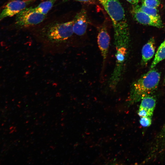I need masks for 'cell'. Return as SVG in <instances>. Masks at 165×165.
I'll list each match as a JSON object with an SVG mask.
<instances>
[{
    "instance_id": "cell-16",
    "label": "cell",
    "mask_w": 165,
    "mask_h": 165,
    "mask_svg": "<svg viewBox=\"0 0 165 165\" xmlns=\"http://www.w3.org/2000/svg\"><path fill=\"white\" fill-rule=\"evenodd\" d=\"M79 2L86 3L89 4H94L95 3V0H75Z\"/></svg>"
},
{
    "instance_id": "cell-8",
    "label": "cell",
    "mask_w": 165,
    "mask_h": 165,
    "mask_svg": "<svg viewBox=\"0 0 165 165\" xmlns=\"http://www.w3.org/2000/svg\"><path fill=\"white\" fill-rule=\"evenodd\" d=\"M72 20L74 34L79 36L84 35L86 31L88 24L86 11L82 9L76 14Z\"/></svg>"
},
{
    "instance_id": "cell-12",
    "label": "cell",
    "mask_w": 165,
    "mask_h": 165,
    "mask_svg": "<svg viewBox=\"0 0 165 165\" xmlns=\"http://www.w3.org/2000/svg\"><path fill=\"white\" fill-rule=\"evenodd\" d=\"M165 59V40L159 47L151 64V68H153L162 61Z\"/></svg>"
},
{
    "instance_id": "cell-9",
    "label": "cell",
    "mask_w": 165,
    "mask_h": 165,
    "mask_svg": "<svg viewBox=\"0 0 165 165\" xmlns=\"http://www.w3.org/2000/svg\"><path fill=\"white\" fill-rule=\"evenodd\" d=\"M155 52V41L151 38L143 47L141 50L142 63L145 64L152 57Z\"/></svg>"
},
{
    "instance_id": "cell-18",
    "label": "cell",
    "mask_w": 165,
    "mask_h": 165,
    "mask_svg": "<svg viewBox=\"0 0 165 165\" xmlns=\"http://www.w3.org/2000/svg\"><path fill=\"white\" fill-rule=\"evenodd\" d=\"M163 133H164L165 134V123L163 127Z\"/></svg>"
},
{
    "instance_id": "cell-15",
    "label": "cell",
    "mask_w": 165,
    "mask_h": 165,
    "mask_svg": "<svg viewBox=\"0 0 165 165\" xmlns=\"http://www.w3.org/2000/svg\"><path fill=\"white\" fill-rule=\"evenodd\" d=\"M140 123L141 125L143 127H149L152 123L151 117H141L140 120Z\"/></svg>"
},
{
    "instance_id": "cell-4",
    "label": "cell",
    "mask_w": 165,
    "mask_h": 165,
    "mask_svg": "<svg viewBox=\"0 0 165 165\" xmlns=\"http://www.w3.org/2000/svg\"><path fill=\"white\" fill-rule=\"evenodd\" d=\"M46 16L30 10L27 7L16 15L15 24L21 28L33 27L42 23Z\"/></svg>"
},
{
    "instance_id": "cell-7",
    "label": "cell",
    "mask_w": 165,
    "mask_h": 165,
    "mask_svg": "<svg viewBox=\"0 0 165 165\" xmlns=\"http://www.w3.org/2000/svg\"><path fill=\"white\" fill-rule=\"evenodd\" d=\"M110 37L105 27H102L99 31L97 37L98 46L102 57V69H104L108 56L110 44Z\"/></svg>"
},
{
    "instance_id": "cell-14",
    "label": "cell",
    "mask_w": 165,
    "mask_h": 165,
    "mask_svg": "<svg viewBox=\"0 0 165 165\" xmlns=\"http://www.w3.org/2000/svg\"><path fill=\"white\" fill-rule=\"evenodd\" d=\"M160 4L159 0H142V5L149 7L156 8Z\"/></svg>"
},
{
    "instance_id": "cell-5",
    "label": "cell",
    "mask_w": 165,
    "mask_h": 165,
    "mask_svg": "<svg viewBox=\"0 0 165 165\" xmlns=\"http://www.w3.org/2000/svg\"><path fill=\"white\" fill-rule=\"evenodd\" d=\"M36 0H15L8 3L0 12V22L5 18L16 15Z\"/></svg>"
},
{
    "instance_id": "cell-10",
    "label": "cell",
    "mask_w": 165,
    "mask_h": 165,
    "mask_svg": "<svg viewBox=\"0 0 165 165\" xmlns=\"http://www.w3.org/2000/svg\"><path fill=\"white\" fill-rule=\"evenodd\" d=\"M56 0H46L35 7H28L30 10L46 15L52 9Z\"/></svg>"
},
{
    "instance_id": "cell-13",
    "label": "cell",
    "mask_w": 165,
    "mask_h": 165,
    "mask_svg": "<svg viewBox=\"0 0 165 165\" xmlns=\"http://www.w3.org/2000/svg\"><path fill=\"white\" fill-rule=\"evenodd\" d=\"M139 9L142 11L149 15L160 19L158 10L156 8L149 7L142 5L139 6Z\"/></svg>"
},
{
    "instance_id": "cell-1",
    "label": "cell",
    "mask_w": 165,
    "mask_h": 165,
    "mask_svg": "<svg viewBox=\"0 0 165 165\" xmlns=\"http://www.w3.org/2000/svg\"><path fill=\"white\" fill-rule=\"evenodd\" d=\"M73 20L49 24L39 31L38 37L46 46L56 49L66 46L74 34Z\"/></svg>"
},
{
    "instance_id": "cell-6",
    "label": "cell",
    "mask_w": 165,
    "mask_h": 165,
    "mask_svg": "<svg viewBox=\"0 0 165 165\" xmlns=\"http://www.w3.org/2000/svg\"><path fill=\"white\" fill-rule=\"evenodd\" d=\"M132 13L135 20L139 23L150 25L159 28L163 27V24L160 19L158 18L142 11L139 9V6L136 5L133 7Z\"/></svg>"
},
{
    "instance_id": "cell-17",
    "label": "cell",
    "mask_w": 165,
    "mask_h": 165,
    "mask_svg": "<svg viewBox=\"0 0 165 165\" xmlns=\"http://www.w3.org/2000/svg\"><path fill=\"white\" fill-rule=\"evenodd\" d=\"M127 2L136 5L139 2V0H126Z\"/></svg>"
},
{
    "instance_id": "cell-11",
    "label": "cell",
    "mask_w": 165,
    "mask_h": 165,
    "mask_svg": "<svg viewBox=\"0 0 165 165\" xmlns=\"http://www.w3.org/2000/svg\"><path fill=\"white\" fill-rule=\"evenodd\" d=\"M156 104V100L153 96L148 95L142 99L139 109H143L147 111L152 116Z\"/></svg>"
},
{
    "instance_id": "cell-19",
    "label": "cell",
    "mask_w": 165,
    "mask_h": 165,
    "mask_svg": "<svg viewBox=\"0 0 165 165\" xmlns=\"http://www.w3.org/2000/svg\"></svg>"
},
{
    "instance_id": "cell-3",
    "label": "cell",
    "mask_w": 165,
    "mask_h": 165,
    "mask_svg": "<svg viewBox=\"0 0 165 165\" xmlns=\"http://www.w3.org/2000/svg\"><path fill=\"white\" fill-rule=\"evenodd\" d=\"M152 69L132 84L128 100L130 103L137 102L150 95L157 88L160 74L157 70Z\"/></svg>"
},
{
    "instance_id": "cell-2",
    "label": "cell",
    "mask_w": 165,
    "mask_h": 165,
    "mask_svg": "<svg viewBox=\"0 0 165 165\" xmlns=\"http://www.w3.org/2000/svg\"><path fill=\"white\" fill-rule=\"evenodd\" d=\"M112 20L114 41H130L128 25L125 10L119 0H98Z\"/></svg>"
}]
</instances>
